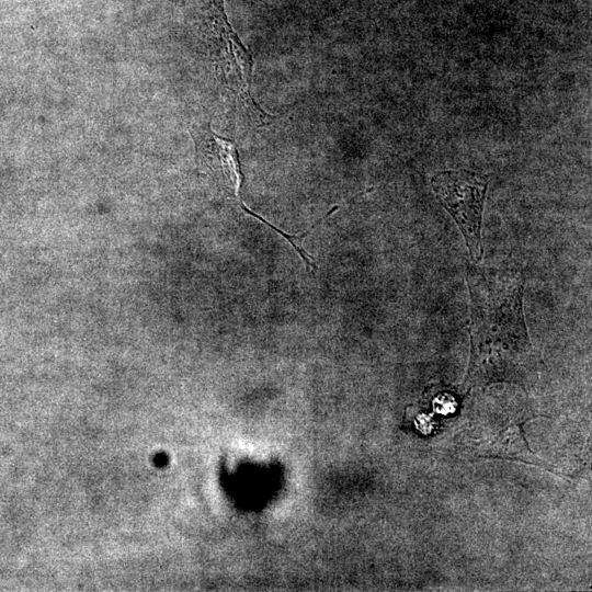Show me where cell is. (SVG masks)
<instances>
[{"mask_svg":"<svg viewBox=\"0 0 592 592\" xmlns=\"http://www.w3.org/2000/svg\"><path fill=\"white\" fill-rule=\"evenodd\" d=\"M439 202L453 216L459 227L471 258L482 257L481 218L488 180L468 170H447L431 180Z\"/></svg>","mask_w":592,"mask_h":592,"instance_id":"obj_3","label":"cell"},{"mask_svg":"<svg viewBox=\"0 0 592 592\" xmlns=\"http://www.w3.org/2000/svg\"><path fill=\"white\" fill-rule=\"evenodd\" d=\"M191 134L195 143L198 163L212 178L223 197L240 212L252 216L285 238L303 259L306 266L316 271L315 260L307 254L300 244L314 227L300 234V236L289 235L251 210L241 196L243 173L236 143L214 133L209 123L193 125Z\"/></svg>","mask_w":592,"mask_h":592,"instance_id":"obj_2","label":"cell"},{"mask_svg":"<svg viewBox=\"0 0 592 592\" xmlns=\"http://www.w3.org/2000/svg\"><path fill=\"white\" fill-rule=\"evenodd\" d=\"M208 18L212 56L224 91L248 122L257 126L269 124L273 116L263 111L251 93L252 56L231 27L224 0H210Z\"/></svg>","mask_w":592,"mask_h":592,"instance_id":"obj_1","label":"cell"}]
</instances>
